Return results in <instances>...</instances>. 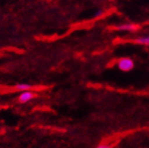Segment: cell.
Segmentation results:
<instances>
[{
    "label": "cell",
    "mask_w": 149,
    "mask_h": 148,
    "mask_svg": "<svg viewBox=\"0 0 149 148\" xmlns=\"http://www.w3.org/2000/svg\"><path fill=\"white\" fill-rule=\"evenodd\" d=\"M35 93L33 91H31V90H25V91H23L22 93H21V95L19 96V98H18V100H19V102L20 103H22V104H24V103H27V102H29V101H30L31 99H33L34 98H35Z\"/></svg>",
    "instance_id": "cell-2"
},
{
    "label": "cell",
    "mask_w": 149,
    "mask_h": 148,
    "mask_svg": "<svg viewBox=\"0 0 149 148\" xmlns=\"http://www.w3.org/2000/svg\"><path fill=\"white\" fill-rule=\"evenodd\" d=\"M118 30H124V31H135L138 29V27L133 24H122L116 27Z\"/></svg>",
    "instance_id": "cell-3"
},
{
    "label": "cell",
    "mask_w": 149,
    "mask_h": 148,
    "mask_svg": "<svg viewBox=\"0 0 149 148\" xmlns=\"http://www.w3.org/2000/svg\"><path fill=\"white\" fill-rule=\"evenodd\" d=\"M101 13H102V12H101V11L98 12V13H97V16H99V15H101Z\"/></svg>",
    "instance_id": "cell-7"
},
{
    "label": "cell",
    "mask_w": 149,
    "mask_h": 148,
    "mask_svg": "<svg viewBox=\"0 0 149 148\" xmlns=\"http://www.w3.org/2000/svg\"><path fill=\"white\" fill-rule=\"evenodd\" d=\"M118 67L124 72L132 70L134 67V62L132 60H130L129 58H122L118 60Z\"/></svg>",
    "instance_id": "cell-1"
},
{
    "label": "cell",
    "mask_w": 149,
    "mask_h": 148,
    "mask_svg": "<svg viewBox=\"0 0 149 148\" xmlns=\"http://www.w3.org/2000/svg\"><path fill=\"white\" fill-rule=\"evenodd\" d=\"M32 85L29 83H18L15 85V90L19 91H25V90H30L32 89Z\"/></svg>",
    "instance_id": "cell-4"
},
{
    "label": "cell",
    "mask_w": 149,
    "mask_h": 148,
    "mask_svg": "<svg viewBox=\"0 0 149 148\" xmlns=\"http://www.w3.org/2000/svg\"><path fill=\"white\" fill-rule=\"evenodd\" d=\"M136 42L139 44H146V45H149V36H145V38H140L136 39Z\"/></svg>",
    "instance_id": "cell-5"
},
{
    "label": "cell",
    "mask_w": 149,
    "mask_h": 148,
    "mask_svg": "<svg viewBox=\"0 0 149 148\" xmlns=\"http://www.w3.org/2000/svg\"><path fill=\"white\" fill-rule=\"evenodd\" d=\"M96 148H111V146L109 145H100L97 146Z\"/></svg>",
    "instance_id": "cell-6"
}]
</instances>
